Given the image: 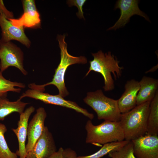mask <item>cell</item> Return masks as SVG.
Wrapping results in <instances>:
<instances>
[{"label": "cell", "mask_w": 158, "mask_h": 158, "mask_svg": "<svg viewBox=\"0 0 158 158\" xmlns=\"http://www.w3.org/2000/svg\"><path fill=\"white\" fill-rule=\"evenodd\" d=\"M65 35H58L57 36L60 49L61 60L57 68L55 70L54 74L51 81L41 85H32L33 88L36 90L44 92L45 87L49 85H53L56 87L59 91V95L63 98L69 94L64 82V76L68 68L70 65L76 64H85L86 58L84 56L76 57L70 54L67 50V44L65 41Z\"/></svg>", "instance_id": "1"}, {"label": "cell", "mask_w": 158, "mask_h": 158, "mask_svg": "<svg viewBox=\"0 0 158 158\" xmlns=\"http://www.w3.org/2000/svg\"><path fill=\"white\" fill-rule=\"evenodd\" d=\"M150 102L137 105L130 111L121 114L118 122L123 130L125 140L130 141L146 134Z\"/></svg>", "instance_id": "2"}, {"label": "cell", "mask_w": 158, "mask_h": 158, "mask_svg": "<svg viewBox=\"0 0 158 158\" xmlns=\"http://www.w3.org/2000/svg\"><path fill=\"white\" fill-rule=\"evenodd\" d=\"M92 54L94 59L89 61L90 66L85 76L92 71L100 73L104 79L103 88L104 90H113L115 86L111 74H113L115 80L120 78L123 67L119 66V61L110 51L104 53L100 50L97 53H92Z\"/></svg>", "instance_id": "3"}, {"label": "cell", "mask_w": 158, "mask_h": 158, "mask_svg": "<svg viewBox=\"0 0 158 158\" xmlns=\"http://www.w3.org/2000/svg\"><path fill=\"white\" fill-rule=\"evenodd\" d=\"M85 129L87 143L97 145L125 140L123 132L118 121H104L98 125H94L89 120L86 123Z\"/></svg>", "instance_id": "4"}, {"label": "cell", "mask_w": 158, "mask_h": 158, "mask_svg": "<svg viewBox=\"0 0 158 158\" xmlns=\"http://www.w3.org/2000/svg\"><path fill=\"white\" fill-rule=\"evenodd\" d=\"M83 100L96 112L98 119L119 121L121 114L117 100L107 97L102 90L88 92Z\"/></svg>", "instance_id": "5"}, {"label": "cell", "mask_w": 158, "mask_h": 158, "mask_svg": "<svg viewBox=\"0 0 158 158\" xmlns=\"http://www.w3.org/2000/svg\"><path fill=\"white\" fill-rule=\"evenodd\" d=\"M26 97L40 100L45 104L60 106L73 109L82 114L91 120L94 118L93 114L89 113L86 109L80 107L75 102L66 100L59 94L51 95L43 92L30 89L23 92L18 99L21 100Z\"/></svg>", "instance_id": "6"}, {"label": "cell", "mask_w": 158, "mask_h": 158, "mask_svg": "<svg viewBox=\"0 0 158 158\" xmlns=\"http://www.w3.org/2000/svg\"><path fill=\"white\" fill-rule=\"evenodd\" d=\"M23 53L11 42L0 43V70L3 72L10 66L18 68L24 75L28 74L24 68Z\"/></svg>", "instance_id": "7"}, {"label": "cell", "mask_w": 158, "mask_h": 158, "mask_svg": "<svg viewBox=\"0 0 158 158\" xmlns=\"http://www.w3.org/2000/svg\"><path fill=\"white\" fill-rule=\"evenodd\" d=\"M23 13L18 18H7L16 27L37 28H40L41 21L40 13L33 0L22 1Z\"/></svg>", "instance_id": "8"}, {"label": "cell", "mask_w": 158, "mask_h": 158, "mask_svg": "<svg viewBox=\"0 0 158 158\" xmlns=\"http://www.w3.org/2000/svg\"><path fill=\"white\" fill-rule=\"evenodd\" d=\"M136 158H158V136L145 135L131 141Z\"/></svg>", "instance_id": "9"}, {"label": "cell", "mask_w": 158, "mask_h": 158, "mask_svg": "<svg viewBox=\"0 0 158 158\" xmlns=\"http://www.w3.org/2000/svg\"><path fill=\"white\" fill-rule=\"evenodd\" d=\"M0 27L1 31L0 43L15 40L28 48L30 47L31 43L25 34L24 28L13 25L5 15L2 13H0Z\"/></svg>", "instance_id": "10"}, {"label": "cell", "mask_w": 158, "mask_h": 158, "mask_svg": "<svg viewBox=\"0 0 158 158\" xmlns=\"http://www.w3.org/2000/svg\"><path fill=\"white\" fill-rule=\"evenodd\" d=\"M139 1L136 0H119L117 1L115 9L119 8L121 12L120 16L114 25L107 30H116L123 27L129 22L130 18L135 15L144 17L150 21L147 16L139 9Z\"/></svg>", "instance_id": "11"}, {"label": "cell", "mask_w": 158, "mask_h": 158, "mask_svg": "<svg viewBox=\"0 0 158 158\" xmlns=\"http://www.w3.org/2000/svg\"><path fill=\"white\" fill-rule=\"evenodd\" d=\"M47 114L44 109L40 107L28 124V141L26 145L27 153L33 148L36 142L42 134L45 126L44 122Z\"/></svg>", "instance_id": "12"}, {"label": "cell", "mask_w": 158, "mask_h": 158, "mask_svg": "<svg viewBox=\"0 0 158 158\" xmlns=\"http://www.w3.org/2000/svg\"><path fill=\"white\" fill-rule=\"evenodd\" d=\"M56 150L52 135L45 126L42 134L25 158H47Z\"/></svg>", "instance_id": "13"}, {"label": "cell", "mask_w": 158, "mask_h": 158, "mask_svg": "<svg viewBox=\"0 0 158 158\" xmlns=\"http://www.w3.org/2000/svg\"><path fill=\"white\" fill-rule=\"evenodd\" d=\"M35 108L30 106L20 114L18 127L12 128V130L16 136L18 143V149L16 153L19 158H25L27 153L26 148V141L28 135V127L29 118L35 111Z\"/></svg>", "instance_id": "14"}, {"label": "cell", "mask_w": 158, "mask_h": 158, "mask_svg": "<svg viewBox=\"0 0 158 158\" xmlns=\"http://www.w3.org/2000/svg\"><path fill=\"white\" fill-rule=\"evenodd\" d=\"M125 90L118 100V104L121 114L127 112L137 106V94L140 89L139 82L134 79L127 81Z\"/></svg>", "instance_id": "15"}, {"label": "cell", "mask_w": 158, "mask_h": 158, "mask_svg": "<svg viewBox=\"0 0 158 158\" xmlns=\"http://www.w3.org/2000/svg\"><path fill=\"white\" fill-rule=\"evenodd\" d=\"M139 82L140 89L137 96V105L151 101L158 91L157 79L144 76Z\"/></svg>", "instance_id": "16"}, {"label": "cell", "mask_w": 158, "mask_h": 158, "mask_svg": "<svg viewBox=\"0 0 158 158\" xmlns=\"http://www.w3.org/2000/svg\"><path fill=\"white\" fill-rule=\"evenodd\" d=\"M6 97H0V121H3L7 116L13 113L17 112L19 114L23 113L29 104L19 99L16 101H10Z\"/></svg>", "instance_id": "17"}, {"label": "cell", "mask_w": 158, "mask_h": 158, "mask_svg": "<svg viewBox=\"0 0 158 158\" xmlns=\"http://www.w3.org/2000/svg\"><path fill=\"white\" fill-rule=\"evenodd\" d=\"M146 134L158 135V91L150 102Z\"/></svg>", "instance_id": "18"}, {"label": "cell", "mask_w": 158, "mask_h": 158, "mask_svg": "<svg viewBox=\"0 0 158 158\" xmlns=\"http://www.w3.org/2000/svg\"><path fill=\"white\" fill-rule=\"evenodd\" d=\"M25 87V85L23 83L13 82L6 79L0 70V97L7 96L9 91L19 93L21 88Z\"/></svg>", "instance_id": "19"}, {"label": "cell", "mask_w": 158, "mask_h": 158, "mask_svg": "<svg viewBox=\"0 0 158 158\" xmlns=\"http://www.w3.org/2000/svg\"><path fill=\"white\" fill-rule=\"evenodd\" d=\"M129 141L124 140L104 144L98 151L87 156H77V158H100L111 152L117 150L127 144Z\"/></svg>", "instance_id": "20"}, {"label": "cell", "mask_w": 158, "mask_h": 158, "mask_svg": "<svg viewBox=\"0 0 158 158\" xmlns=\"http://www.w3.org/2000/svg\"><path fill=\"white\" fill-rule=\"evenodd\" d=\"M7 131L6 126L0 123V158H17L16 153L11 151L5 139L4 134Z\"/></svg>", "instance_id": "21"}, {"label": "cell", "mask_w": 158, "mask_h": 158, "mask_svg": "<svg viewBox=\"0 0 158 158\" xmlns=\"http://www.w3.org/2000/svg\"><path fill=\"white\" fill-rule=\"evenodd\" d=\"M108 154L111 158H136L134 154L133 144L131 141L121 148L111 152Z\"/></svg>", "instance_id": "22"}, {"label": "cell", "mask_w": 158, "mask_h": 158, "mask_svg": "<svg viewBox=\"0 0 158 158\" xmlns=\"http://www.w3.org/2000/svg\"><path fill=\"white\" fill-rule=\"evenodd\" d=\"M86 1V0H70L68 1L67 2L70 6H74L77 7L78 10V12L76 13L77 16L80 18H84L83 6Z\"/></svg>", "instance_id": "23"}, {"label": "cell", "mask_w": 158, "mask_h": 158, "mask_svg": "<svg viewBox=\"0 0 158 158\" xmlns=\"http://www.w3.org/2000/svg\"><path fill=\"white\" fill-rule=\"evenodd\" d=\"M75 152L70 148L64 149L63 158H77Z\"/></svg>", "instance_id": "24"}, {"label": "cell", "mask_w": 158, "mask_h": 158, "mask_svg": "<svg viewBox=\"0 0 158 158\" xmlns=\"http://www.w3.org/2000/svg\"><path fill=\"white\" fill-rule=\"evenodd\" d=\"M4 13L6 16L7 18H13V13L9 11L6 8L3 1L0 0V13Z\"/></svg>", "instance_id": "25"}, {"label": "cell", "mask_w": 158, "mask_h": 158, "mask_svg": "<svg viewBox=\"0 0 158 158\" xmlns=\"http://www.w3.org/2000/svg\"><path fill=\"white\" fill-rule=\"evenodd\" d=\"M64 149L60 147L58 151L54 152L47 158H63Z\"/></svg>", "instance_id": "26"}, {"label": "cell", "mask_w": 158, "mask_h": 158, "mask_svg": "<svg viewBox=\"0 0 158 158\" xmlns=\"http://www.w3.org/2000/svg\"></svg>", "instance_id": "27"}]
</instances>
